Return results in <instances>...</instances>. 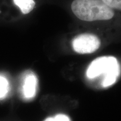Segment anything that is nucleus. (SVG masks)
I'll return each mask as SVG.
<instances>
[{"mask_svg": "<svg viewBox=\"0 0 121 121\" xmlns=\"http://www.w3.org/2000/svg\"><path fill=\"white\" fill-rule=\"evenodd\" d=\"M54 118L56 121H70L69 117L65 114H58Z\"/></svg>", "mask_w": 121, "mask_h": 121, "instance_id": "nucleus-8", "label": "nucleus"}, {"mask_svg": "<svg viewBox=\"0 0 121 121\" xmlns=\"http://www.w3.org/2000/svg\"><path fill=\"white\" fill-rule=\"evenodd\" d=\"M119 73L120 67L117 59L114 57L104 56L95 59L91 63L86 76L90 79H93L103 75L102 85L107 87L116 82Z\"/></svg>", "mask_w": 121, "mask_h": 121, "instance_id": "nucleus-2", "label": "nucleus"}, {"mask_svg": "<svg viewBox=\"0 0 121 121\" xmlns=\"http://www.w3.org/2000/svg\"><path fill=\"white\" fill-rule=\"evenodd\" d=\"M16 6L20 9L21 11L24 14L29 13L32 11L35 6L34 0H13Z\"/></svg>", "mask_w": 121, "mask_h": 121, "instance_id": "nucleus-5", "label": "nucleus"}, {"mask_svg": "<svg viewBox=\"0 0 121 121\" xmlns=\"http://www.w3.org/2000/svg\"><path fill=\"white\" fill-rule=\"evenodd\" d=\"M100 45L99 39L94 34L84 33L76 36L72 40V47L80 54H88L95 52Z\"/></svg>", "mask_w": 121, "mask_h": 121, "instance_id": "nucleus-3", "label": "nucleus"}, {"mask_svg": "<svg viewBox=\"0 0 121 121\" xmlns=\"http://www.w3.org/2000/svg\"><path fill=\"white\" fill-rule=\"evenodd\" d=\"M102 1L110 8L121 10V0H102Z\"/></svg>", "mask_w": 121, "mask_h": 121, "instance_id": "nucleus-7", "label": "nucleus"}, {"mask_svg": "<svg viewBox=\"0 0 121 121\" xmlns=\"http://www.w3.org/2000/svg\"><path fill=\"white\" fill-rule=\"evenodd\" d=\"M71 9L78 19L86 22L107 20L114 14L112 9L102 0H74Z\"/></svg>", "mask_w": 121, "mask_h": 121, "instance_id": "nucleus-1", "label": "nucleus"}, {"mask_svg": "<svg viewBox=\"0 0 121 121\" xmlns=\"http://www.w3.org/2000/svg\"><path fill=\"white\" fill-rule=\"evenodd\" d=\"M9 90V84L7 80L0 76V98H4Z\"/></svg>", "mask_w": 121, "mask_h": 121, "instance_id": "nucleus-6", "label": "nucleus"}, {"mask_svg": "<svg viewBox=\"0 0 121 121\" xmlns=\"http://www.w3.org/2000/svg\"><path fill=\"white\" fill-rule=\"evenodd\" d=\"M37 78L33 73L26 75L24 82V94L26 98H32L36 93Z\"/></svg>", "mask_w": 121, "mask_h": 121, "instance_id": "nucleus-4", "label": "nucleus"}]
</instances>
